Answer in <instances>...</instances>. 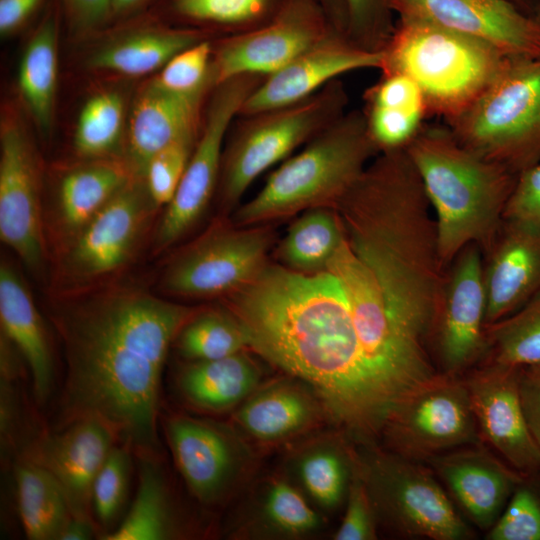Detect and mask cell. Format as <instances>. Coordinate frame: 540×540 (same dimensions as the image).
<instances>
[{"label":"cell","instance_id":"8992f818","mask_svg":"<svg viewBox=\"0 0 540 540\" xmlns=\"http://www.w3.org/2000/svg\"><path fill=\"white\" fill-rule=\"evenodd\" d=\"M382 51V73L410 77L429 115L446 123L467 110L511 60L478 39L408 19H400Z\"/></svg>","mask_w":540,"mask_h":540},{"label":"cell","instance_id":"7dc6e473","mask_svg":"<svg viewBox=\"0 0 540 540\" xmlns=\"http://www.w3.org/2000/svg\"><path fill=\"white\" fill-rule=\"evenodd\" d=\"M504 219L540 225V162L518 174Z\"/></svg>","mask_w":540,"mask_h":540},{"label":"cell","instance_id":"30bf717a","mask_svg":"<svg viewBox=\"0 0 540 540\" xmlns=\"http://www.w3.org/2000/svg\"><path fill=\"white\" fill-rule=\"evenodd\" d=\"M397 453L373 452L358 464L376 516L405 536L465 540L472 536L429 469Z\"/></svg>","mask_w":540,"mask_h":540},{"label":"cell","instance_id":"5b68a950","mask_svg":"<svg viewBox=\"0 0 540 540\" xmlns=\"http://www.w3.org/2000/svg\"><path fill=\"white\" fill-rule=\"evenodd\" d=\"M377 152L364 112H345L271 173L260 191L236 210L234 222L244 227L334 207Z\"/></svg>","mask_w":540,"mask_h":540},{"label":"cell","instance_id":"44dd1931","mask_svg":"<svg viewBox=\"0 0 540 540\" xmlns=\"http://www.w3.org/2000/svg\"><path fill=\"white\" fill-rule=\"evenodd\" d=\"M331 34L313 17L287 12L277 20L225 41L214 53L215 86L243 75L269 76Z\"/></svg>","mask_w":540,"mask_h":540},{"label":"cell","instance_id":"52a82bcc","mask_svg":"<svg viewBox=\"0 0 540 540\" xmlns=\"http://www.w3.org/2000/svg\"><path fill=\"white\" fill-rule=\"evenodd\" d=\"M446 126L466 148L517 175L540 162V57L511 59Z\"/></svg>","mask_w":540,"mask_h":540},{"label":"cell","instance_id":"1f68e13d","mask_svg":"<svg viewBox=\"0 0 540 540\" xmlns=\"http://www.w3.org/2000/svg\"><path fill=\"white\" fill-rule=\"evenodd\" d=\"M18 512L30 540H59L72 517L57 480L42 466L22 458L15 468Z\"/></svg>","mask_w":540,"mask_h":540},{"label":"cell","instance_id":"d6986e66","mask_svg":"<svg viewBox=\"0 0 540 540\" xmlns=\"http://www.w3.org/2000/svg\"><path fill=\"white\" fill-rule=\"evenodd\" d=\"M116 439L115 432L103 421L83 418L39 437L22 458L51 473L73 517L92 520L93 484Z\"/></svg>","mask_w":540,"mask_h":540},{"label":"cell","instance_id":"4dcf8cb0","mask_svg":"<svg viewBox=\"0 0 540 540\" xmlns=\"http://www.w3.org/2000/svg\"><path fill=\"white\" fill-rule=\"evenodd\" d=\"M316 405L300 388L278 383L251 394L236 413L238 424L253 438L277 441L312 423Z\"/></svg>","mask_w":540,"mask_h":540},{"label":"cell","instance_id":"2e32d148","mask_svg":"<svg viewBox=\"0 0 540 540\" xmlns=\"http://www.w3.org/2000/svg\"><path fill=\"white\" fill-rule=\"evenodd\" d=\"M484 258L474 244L447 269L434 336L444 372L458 375L486 355Z\"/></svg>","mask_w":540,"mask_h":540},{"label":"cell","instance_id":"f907efd6","mask_svg":"<svg viewBox=\"0 0 540 540\" xmlns=\"http://www.w3.org/2000/svg\"><path fill=\"white\" fill-rule=\"evenodd\" d=\"M46 0H0V33L6 37L21 29Z\"/></svg>","mask_w":540,"mask_h":540},{"label":"cell","instance_id":"f546056e","mask_svg":"<svg viewBox=\"0 0 540 540\" xmlns=\"http://www.w3.org/2000/svg\"><path fill=\"white\" fill-rule=\"evenodd\" d=\"M59 12L47 9L22 54L18 85L22 98L38 128L51 130L58 78Z\"/></svg>","mask_w":540,"mask_h":540},{"label":"cell","instance_id":"6da1fadb","mask_svg":"<svg viewBox=\"0 0 540 540\" xmlns=\"http://www.w3.org/2000/svg\"><path fill=\"white\" fill-rule=\"evenodd\" d=\"M66 375L58 429L83 418L106 423L144 454L157 444L163 366L193 308L120 286L52 296Z\"/></svg>","mask_w":540,"mask_h":540},{"label":"cell","instance_id":"4fadbf2b","mask_svg":"<svg viewBox=\"0 0 540 540\" xmlns=\"http://www.w3.org/2000/svg\"><path fill=\"white\" fill-rule=\"evenodd\" d=\"M271 240L266 228H213L170 261L159 288L182 297L231 294L265 265Z\"/></svg>","mask_w":540,"mask_h":540},{"label":"cell","instance_id":"60d3db41","mask_svg":"<svg viewBox=\"0 0 540 540\" xmlns=\"http://www.w3.org/2000/svg\"><path fill=\"white\" fill-rule=\"evenodd\" d=\"M212 59L211 44L201 40L176 54L151 81L174 94L204 95L215 86Z\"/></svg>","mask_w":540,"mask_h":540},{"label":"cell","instance_id":"ba28073f","mask_svg":"<svg viewBox=\"0 0 540 540\" xmlns=\"http://www.w3.org/2000/svg\"><path fill=\"white\" fill-rule=\"evenodd\" d=\"M348 98L336 79L297 103L242 118L222 156L221 206L231 210L269 167L345 113Z\"/></svg>","mask_w":540,"mask_h":540},{"label":"cell","instance_id":"9c48e42d","mask_svg":"<svg viewBox=\"0 0 540 540\" xmlns=\"http://www.w3.org/2000/svg\"><path fill=\"white\" fill-rule=\"evenodd\" d=\"M158 208L143 179L133 178L50 259L53 296L101 287L124 270L139 252Z\"/></svg>","mask_w":540,"mask_h":540},{"label":"cell","instance_id":"ac0fdd59","mask_svg":"<svg viewBox=\"0 0 540 540\" xmlns=\"http://www.w3.org/2000/svg\"><path fill=\"white\" fill-rule=\"evenodd\" d=\"M382 50L363 48L335 35L266 76L244 101L238 116H247L302 101L345 73L380 69Z\"/></svg>","mask_w":540,"mask_h":540},{"label":"cell","instance_id":"7c38bea8","mask_svg":"<svg viewBox=\"0 0 540 540\" xmlns=\"http://www.w3.org/2000/svg\"><path fill=\"white\" fill-rule=\"evenodd\" d=\"M438 374L404 400L383 434L395 453L413 460L473 445L479 437L465 379Z\"/></svg>","mask_w":540,"mask_h":540},{"label":"cell","instance_id":"db71d44e","mask_svg":"<svg viewBox=\"0 0 540 540\" xmlns=\"http://www.w3.org/2000/svg\"><path fill=\"white\" fill-rule=\"evenodd\" d=\"M534 17L540 21V0L538 1L537 8H536V14H535Z\"/></svg>","mask_w":540,"mask_h":540},{"label":"cell","instance_id":"603a6c76","mask_svg":"<svg viewBox=\"0 0 540 540\" xmlns=\"http://www.w3.org/2000/svg\"><path fill=\"white\" fill-rule=\"evenodd\" d=\"M165 431L189 490L205 504L220 500L238 468L237 447L230 435L212 422L186 416L169 418Z\"/></svg>","mask_w":540,"mask_h":540},{"label":"cell","instance_id":"836d02e7","mask_svg":"<svg viewBox=\"0 0 540 540\" xmlns=\"http://www.w3.org/2000/svg\"><path fill=\"white\" fill-rule=\"evenodd\" d=\"M343 238L333 207L311 208L289 228L279 247V257L286 267L297 272L324 271Z\"/></svg>","mask_w":540,"mask_h":540},{"label":"cell","instance_id":"277c9868","mask_svg":"<svg viewBox=\"0 0 540 540\" xmlns=\"http://www.w3.org/2000/svg\"><path fill=\"white\" fill-rule=\"evenodd\" d=\"M405 149L435 217L443 267L471 244L487 253L518 175L466 148L447 126L424 124Z\"/></svg>","mask_w":540,"mask_h":540},{"label":"cell","instance_id":"ab89813d","mask_svg":"<svg viewBox=\"0 0 540 540\" xmlns=\"http://www.w3.org/2000/svg\"><path fill=\"white\" fill-rule=\"evenodd\" d=\"M129 448L127 444L114 445L93 484L92 511L106 530L104 534L111 530L128 497L132 468Z\"/></svg>","mask_w":540,"mask_h":540},{"label":"cell","instance_id":"ee69618b","mask_svg":"<svg viewBox=\"0 0 540 540\" xmlns=\"http://www.w3.org/2000/svg\"><path fill=\"white\" fill-rule=\"evenodd\" d=\"M269 0H171L179 17L201 23L244 25L261 17Z\"/></svg>","mask_w":540,"mask_h":540},{"label":"cell","instance_id":"d590c367","mask_svg":"<svg viewBox=\"0 0 540 540\" xmlns=\"http://www.w3.org/2000/svg\"><path fill=\"white\" fill-rule=\"evenodd\" d=\"M125 125V100L116 90L91 96L76 122L73 144L84 160L113 158L120 147Z\"/></svg>","mask_w":540,"mask_h":540},{"label":"cell","instance_id":"d6a6232c","mask_svg":"<svg viewBox=\"0 0 540 540\" xmlns=\"http://www.w3.org/2000/svg\"><path fill=\"white\" fill-rule=\"evenodd\" d=\"M169 490L159 466L141 461L135 498L121 524L102 535L104 540H167L177 536Z\"/></svg>","mask_w":540,"mask_h":540},{"label":"cell","instance_id":"83f0119b","mask_svg":"<svg viewBox=\"0 0 540 540\" xmlns=\"http://www.w3.org/2000/svg\"><path fill=\"white\" fill-rule=\"evenodd\" d=\"M197 31L137 28L114 37L88 59L91 69L137 77L161 70L176 54L198 43Z\"/></svg>","mask_w":540,"mask_h":540},{"label":"cell","instance_id":"e0dca14e","mask_svg":"<svg viewBox=\"0 0 540 540\" xmlns=\"http://www.w3.org/2000/svg\"><path fill=\"white\" fill-rule=\"evenodd\" d=\"M519 368L486 363L465 378L479 434L525 477L540 474V447L518 392Z\"/></svg>","mask_w":540,"mask_h":540},{"label":"cell","instance_id":"f5cc1de1","mask_svg":"<svg viewBox=\"0 0 540 540\" xmlns=\"http://www.w3.org/2000/svg\"><path fill=\"white\" fill-rule=\"evenodd\" d=\"M151 0H112L110 22L132 16L145 7Z\"/></svg>","mask_w":540,"mask_h":540},{"label":"cell","instance_id":"c3c4849f","mask_svg":"<svg viewBox=\"0 0 540 540\" xmlns=\"http://www.w3.org/2000/svg\"><path fill=\"white\" fill-rule=\"evenodd\" d=\"M70 32L85 36L110 22L112 0H59Z\"/></svg>","mask_w":540,"mask_h":540},{"label":"cell","instance_id":"5bb4252c","mask_svg":"<svg viewBox=\"0 0 540 540\" xmlns=\"http://www.w3.org/2000/svg\"><path fill=\"white\" fill-rule=\"evenodd\" d=\"M0 238L34 274L49 260L36 152L23 127L5 120L0 133Z\"/></svg>","mask_w":540,"mask_h":540},{"label":"cell","instance_id":"b9f144b4","mask_svg":"<svg viewBox=\"0 0 540 540\" xmlns=\"http://www.w3.org/2000/svg\"><path fill=\"white\" fill-rule=\"evenodd\" d=\"M487 539L540 540V493L528 477L515 488Z\"/></svg>","mask_w":540,"mask_h":540},{"label":"cell","instance_id":"4316f807","mask_svg":"<svg viewBox=\"0 0 540 540\" xmlns=\"http://www.w3.org/2000/svg\"><path fill=\"white\" fill-rule=\"evenodd\" d=\"M366 99L367 127L379 152L405 148L429 115L421 89L401 73H382Z\"/></svg>","mask_w":540,"mask_h":540},{"label":"cell","instance_id":"f6af8a7d","mask_svg":"<svg viewBox=\"0 0 540 540\" xmlns=\"http://www.w3.org/2000/svg\"><path fill=\"white\" fill-rule=\"evenodd\" d=\"M348 502L336 540H373L376 538V512L360 468L353 469Z\"/></svg>","mask_w":540,"mask_h":540},{"label":"cell","instance_id":"8fae6325","mask_svg":"<svg viewBox=\"0 0 540 540\" xmlns=\"http://www.w3.org/2000/svg\"><path fill=\"white\" fill-rule=\"evenodd\" d=\"M263 78L243 75L215 86L186 170L153 232L154 253L176 243L205 211L219 182L222 147L229 127L239 115L246 98Z\"/></svg>","mask_w":540,"mask_h":540},{"label":"cell","instance_id":"9a60e30c","mask_svg":"<svg viewBox=\"0 0 540 540\" xmlns=\"http://www.w3.org/2000/svg\"><path fill=\"white\" fill-rule=\"evenodd\" d=\"M386 4L399 19L478 39L510 59L540 57V21L510 0H386Z\"/></svg>","mask_w":540,"mask_h":540},{"label":"cell","instance_id":"ffe728a7","mask_svg":"<svg viewBox=\"0 0 540 540\" xmlns=\"http://www.w3.org/2000/svg\"><path fill=\"white\" fill-rule=\"evenodd\" d=\"M135 176L123 159L84 160L58 178L43 203L49 259L62 251Z\"/></svg>","mask_w":540,"mask_h":540},{"label":"cell","instance_id":"7402d4cb","mask_svg":"<svg viewBox=\"0 0 540 540\" xmlns=\"http://www.w3.org/2000/svg\"><path fill=\"white\" fill-rule=\"evenodd\" d=\"M483 258L487 326L540 293V225L504 219Z\"/></svg>","mask_w":540,"mask_h":540},{"label":"cell","instance_id":"484cf974","mask_svg":"<svg viewBox=\"0 0 540 540\" xmlns=\"http://www.w3.org/2000/svg\"><path fill=\"white\" fill-rule=\"evenodd\" d=\"M1 333L26 361L38 401H45L53 382V358L44 327L31 293L16 269L6 260L0 265Z\"/></svg>","mask_w":540,"mask_h":540},{"label":"cell","instance_id":"e575fe53","mask_svg":"<svg viewBox=\"0 0 540 540\" xmlns=\"http://www.w3.org/2000/svg\"><path fill=\"white\" fill-rule=\"evenodd\" d=\"M487 363L540 366V293L509 316L485 326Z\"/></svg>","mask_w":540,"mask_h":540},{"label":"cell","instance_id":"7a4b0ae2","mask_svg":"<svg viewBox=\"0 0 540 540\" xmlns=\"http://www.w3.org/2000/svg\"><path fill=\"white\" fill-rule=\"evenodd\" d=\"M333 208L388 316L415 349L429 354L447 270L431 205L406 149L379 152Z\"/></svg>","mask_w":540,"mask_h":540},{"label":"cell","instance_id":"8d00e7d4","mask_svg":"<svg viewBox=\"0 0 540 540\" xmlns=\"http://www.w3.org/2000/svg\"><path fill=\"white\" fill-rule=\"evenodd\" d=\"M175 344L189 361L223 358L243 351L246 332L233 313L207 310L195 313L178 333Z\"/></svg>","mask_w":540,"mask_h":540},{"label":"cell","instance_id":"74e56055","mask_svg":"<svg viewBox=\"0 0 540 540\" xmlns=\"http://www.w3.org/2000/svg\"><path fill=\"white\" fill-rule=\"evenodd\" d=\"M260 517L267 530L289 537L309 535L321 519L301 493L285 480H274L266 489Z\"/></svg>","mask_w":540,"mask_h":540},{"label":"cell","instance_id":"bcb514c9","mask_svg":"<svg viewBox=\"0 0 540 540\" xmlns=\"http://www.w3.org/2000/svg\"><path fill=\"white\" fill-rule=\"evenodd\" d=\"M348 15L347 37L355 44L382 50L393 28L386 26L380 16L388 9L386 0H344Z\"/></svg>","mask_w":540,"mask_h":540},{"label":"cell","instance_id":"681fc988","mask_svg":"<svg viewBox=\"0 0 540 540\" xmlns=\"http://www.w3.org/2000/svg\"><path fill=\"white\" fill-rule=\"evenodd\" d=\"M518 392L528 428L540 447V366L519 368Z\"/></svg>","mask_w":540,"mask_h":540},{"label":"cell","instance_id":"3957f363","mask_svg":"<svg viewBox=\"0 0 540 540\" xmlns=\"http://www.w3.org/2000/svg\"><path fill=\"white\" fill-rule=\"evenodd\" d=\"M231 294L250 347L309 384L331 417L345 418L360 406L367 392L363 355L349 303L331 272L265 263Z\"/></svg>","mask_w":540,"mask_h":540},{"label":"cell","instance_id":"cb8c5ba5","mask_svg":"<svg viewBox=\"0 0 540 540\" xmlns=\"http://www.w3.org/2000/svg\"><path fill=\"white\" fill-rule=\"evenodd\" d=\"M428 461L471 521L489 530L525 476L485 449L466 445Z\"/></svg>","mask_w":540,"mask_h":540},{"label":"cell","instance_id":"d4e9b609","mask_svg":"<svg viewBox=\"0 0 540 540\" xmlns=\"http://www.w3.org/2000/svg\"><path fill=\"white\" fill-rule=\"evenodd\" d=\"M203 97L174 94L152 81L141 89L131 107L123 158L135 177L143 179L148 162L157 152L198 134Z\"/></svg>","mask_w":540,"mask_h":540},{"label":"cell","instance_id":"7bdbcfd3","mask_svg":"<svg viewBox=\"0 0 540 540\" xmlns=\"http://www.w3.org/2000/svg\"><path fill=\"white\" fill-rule=\"evenodd\" d=\"M198 134L188 135L169 144L148 162L143 181L158 207L167 206L172 200L193 153Z\"/></svg>","mask_w":540,"mask_h":540},{"label":"cell","instance_id":"11a10c76","mask_svg":"<svg viewBox=\"0 0 540 540\" xmlns=\"http://www.w3.org/2000/svg\"><path fill=\"white\" fill-rule=\"evenodd\" d=\"M516 1H522V0H516Z\"/></svg>","mask_w":540,"mask_h":540},{"label":"cell","instance_id":"f1b7e54d","mask_svg":"<svg viewBox=\"0 0 540 540\" xmlns=\"http://www.w3.org/2000/svg\"><path fill=\"white\" fill-rule=\"evenodd\" d=\"M260 377L257 365L241 351L213 360L190 361L181 370L177 386L192 406L219 412L247 399Z\"/></svg>","mask_w":540,"mask_h":540},{"label":"cell","instance_id":"f35d334b","mask_svg":"<svg viewBox=\"0 0 540 540\" xmlns=\"http://www.w3.org/2000/svg\"><path fill=\"white\" fill-rule=\"evenodd\" d=\"M299 480L308 495L320 506L339 504L347 486V464L338 450L320 446L306 451L297 463Z\"/></svg>","mask_w":540,"mask_h":540},{"label":"cell","instance_id":"816d5d0a","mask_svg":"<svg viewBox=\"0 0 540 540\" xmlns=\"http://www.w3.org/2000/svg\"><path fill=\"white\" fill-rule=\"evenodd\" d=\"M95 525L90 519L71 517L59 540H88L95 535Z\"/></svg>","mask_w":540,"mask_h":540}]
</instances>
